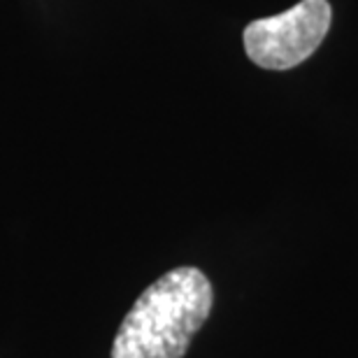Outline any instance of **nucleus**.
Masks as SVG:
<instances>
[{"label": "nucleus", "instance_id": "obj_2", "mask_svg": "<svg viewBox=\"0 0 358 358\" xmlns=\"http://www.w3.org/2000/svg\"><path fill=\"white\" fill-rule=\"evenodd\" d=\"M328 0H300L277 17L256 19L245 28V49L256 66L289 70L317 52L331 28Z\"/></svg>", "mask_w": 358, "mask_h": 358}, {"label": "nucleus", "instance_id": "obj_1", "mask_svg": "<svg viewBox=\"0 0 358 358\" xmlns=\"http://www.w3.org/2000/svg\"><path fill=\"white\" fill-rule=\"evenodd\" d=\"M212 303L214 291L203 270L184 266L166 272L121 321L112 358H184Z\"/></svg>", "mask_w": 358, "mask_h": 358}]
</instances>
